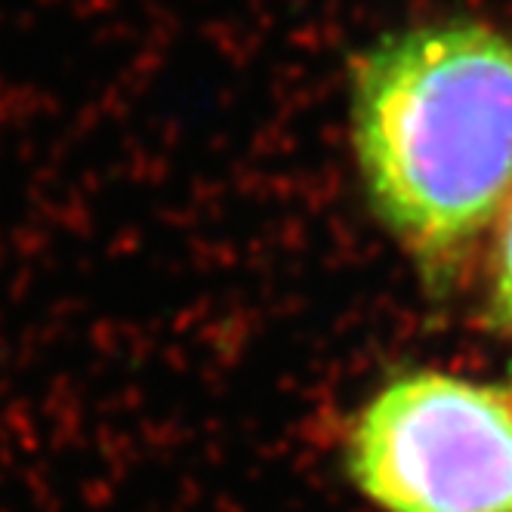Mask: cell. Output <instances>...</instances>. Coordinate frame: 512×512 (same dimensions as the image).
I'll list each match as a JSON object with an SVG mask.
<instances>
[{"instance_id":"cell-3","label":"cell","mask_w":512,"mask_h":512,"mask_svg":"<svg viewBox=\"0 0 512 512\" xmlns=\"http://www.w3.org/2000/svg\"><path fill=\"white\" fill-rule=\"evenodd\" d=\"M491 318H494V324L512 331V204L506 207L503 226H500V235H497Z\"/></svg>"},{"instance_id":"cell-1","label":"cell","mask_w":512,"mask_h":512,"mask_svg":"<svg viewBox=\"0 0 512 512\" xmlns=\"http://www.w3.org/2000/svg\"><path fill=\"white\" fill-rule=\"evenodd\" d=\"M352 139L383 226L448 278L512 204V38L460 19L389 34L355 68Z\"/></svg>"},{"instance_id":"cell-2","label":"cell","mask_w":512,"mask_h":512,"mask_svg":"<svg viewBox=\"0 0 512 512\" xmlns=\"http://www.w3.org/2000/svg\"><path fill=\"white\" fill-rule=\"evenodd\" d=\"M346 460L383 512H512V395L405 374L361 408Z\"/></svg>"}]
</instances>
